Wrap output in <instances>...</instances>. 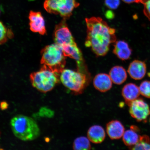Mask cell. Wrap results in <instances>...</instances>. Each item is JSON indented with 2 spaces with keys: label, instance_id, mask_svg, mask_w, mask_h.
I'll list each match as a JSON object with an SVG mask.
<instances>
[{
  "label": "cell",
  "instance_id": "ba28073f",
  "mask_svg": "<svg viewBox=\"0 0 150 150\" xmlns=\"http://www.w3.org/2000/svg\"><path fill=\"white\" fill-rule=\"evenodd\" d=\"M65 57H68L76 60L78 71L86 74H88L82 53L76 42L61 47Z\"/></svg>",
  "mask_w": 150,
  "mask_h": 150
},
{
  "label": "cell",
  "instance_id": "cb8c5ba5",
  "mask_svg": "<svg viewBox=\"0 0 150 150\" xmlns=\"http://www.w3.org/2000/svg\"><path fill=\"white\" fill-rule=\"evenodd\" d=\"M105 4L108 8L117 9L120 4V0H105Z\"/></svg>",
  "mask_w": 150,
  "mask_h": 150
},
{
  "label": "cell",
  "instance_id": "7c38bea8",
  "mask_svg": "<svg viewBox=\"0 0 150 150\" xmlns=\"http://www.w3.org/2000/svg\"><path fill=\"white\" fill-rule=\"evenodd\" d=\"M123 125L119 121L112 120L106 125V132L110 139H119L123 137L125 132Z\"/></svg>",
  "mask_w": 150,
  "mask_h": 150
},
{
  "label": "cell",
  "instance_id": "3957f363",
  "mask_svg": "<svg viewBox=\"0 0 150 150\" xmlns=\"http://www.w3.org/2000/svg\"><path fill=\"white\" fill-rule=\"evenodd\" d=\"M41 64L54 72L59 74L66 63L65 56L60 46L56 44L48 45L41 52Z\"/></svg>",
  "mask_w": 150,
  "mask_h": 150
},
{
  "label": "cell",
  "instance_id": "484cf974",
  "mask_svg": "<svg viewBox=\"0 0 150 150\" xmlns=\"http://www.w3.org/2000/svg\"><path fill=\"white\" fill-rule=\"evenodd\" d=\"M130 129L131 130L136 131L137 132H139L140 131L139 128L135 125H131L130 127Z\"/></svg>",
  "mask_w": 150,
  "mask_h": 150
},
{
  "label": "cell",
  "instance_id": "ffe728a7",
  "mask_svg": "<svg viewBox=\"0 0 150 150\" xmlns=\"http://www.w3.org/2000/svg\"><path fill=\"white\" fill-rule=\"evenodd\" d=\"M129 147L131 150H150V138L146 135L140 136L138 143Z\"/></svg>",
  "mask_w": 150,
  "mask_h": 150
},
{
  "label": "cell",
  "instance_id": "83f0119b",
  "mask_svg": "<svg viewBox=\"0 0 150 150\" xmlns=\"http://www.w3.org/2000/svg\"><path fill=\"white\" fill-rule=\"evenodd\" d=\"M1 131H0V136H1Z\"/></svg>",
  "mask_w": 150,
  "mask_h": 150
},
{
  "label": "cell",
  "instance_id": "9a60e30c",
  "mask_svg": "<svg viewBox=\"0 0 150 150\" xmlns=\"http://www.w3.org/2000/svg\"><path fill=\"white\" fill-rule=\"evenodd\" d=\"M114 43V53L122 60H126L130 59L132 55V50L128 43L123 40L116 41Z\"/></svg>",
  "mask_w": 150,
  "mask_h": 150
},
{
  "label": "cell",
  "instance_id": "30bf717a",
  "mask_svg": "<svg viewBox=\"0 0 150 150\" xmlns=\"http://www.w3.org/2000/svg\"><path fill=\"white\" fill-rule=\"evenodd\" d=\"M30 29L34 33L44 35L46 33L44 17L40 12L31 11L29 15Z\"/></svg>",
  "mask_w": 150,
  "mask_h": 150
},
{
  "label": "cell",
  "instance_id": "4316f807",
  "mask_svg": "<svg viewBox=\"0 0 150 150\" xmlns=\"http://www.w3.org/2000/svg\"><path fill=\"white\" fill-rule=\"evenodd\" d=\"M125 3L127 4H131L133 3H137L138 0H122Z\"/></svg>",
  "mask_w": 150,
  "mask_h": 150
},
{
  "label": "cell",
  "instance_id": "52a82bcc",
  "mask_svg": "<svg viewBox=\"0 0 150 150\" xmlns=\"http://www.w3.org/2000/svg\"><path fill=\"white\" fill-rule=\"evenodd\" d=\"M129 106V112L137 121L146 122L150 115V108L143 99L138 98L131 103Z\"/></svg>",
  "mask_w": 150,
  "mask_h": 150
},
{
  "label": "cell",
  "instance_id": "4fadbf2b",
  "mask_svg": "<svg viewBox=\"0 0 150 150\" xmlns=\"http://www.w3.org/2000/svg\"><path fill=\"white\" fill-rule=\"evenodd\" d=\"M140 94L139 88L136 84L133 83L126 84L122 91V96L125 103L129 106L133 101L138 98Z\"/></svg>",
  "mask_w": 150,
  "mask_h": 150
},
{
  "label": "cell",
  "instance_id": "2e32d148",
  "mask_svg": "<svg viewBox=\"0 0 150 150\" xmlns=\"http://www.w3.org/2000/svg\"><path fill=\"white\" fill-rule=\"evenodd\" d=\"M88 138L94 144L102 143L105 138L104 128L99 125H94L90 127L87 132Z\"/></svg>",
  "mask_w": 150,
  "mask_h": 150
},
{
  "label": "cell",
  "instance_id": "8992f818",
  "mask_svg": "<svg viewBox=\"0 0 150 150\" xmlns=\"http://www.w3.org/2000/svg\"><path fill=\"white\" fill-rule=\"evenodd\" d=\"M79 5L76 0H46L44 5L47 12L59 15L65 20L70 17L74 9Z\"/></svg>",
  "mask_w": 150,
  "mask_h": 150
},
{
  "label": "cell",
  "instance_id": "d6986e66",
  "mask_svg": "<svg viewBox=\"0 0 150 150\" xmlns=\"http://www.w3.org/2000/svg\"><path fill=\"white\" fill-rule=\"evenodd\" d=\"M90 141L85 137L76 138L73 143V148L75 150H87L91 149Z\"/></svg>",
  "mask_w": 150,
  "mask_h": 150
},
{
  "label": "cell",
  "instance_id": "7a4b0ae2",
  "mask_svg": "<svg viewBox=\"0 0 150 150\" xmlns=\"http://www.w3.org/2000/svg\"><path fill=\"white\" fill-rule=\"evenodd\" d=\"M11 129L15 136L23 141H30L40 136V129L32 118L22 115H17L11 119Z\"/></svg>",
  "mask_w": 150,
  "mask_h": 150
},
{
  "label": "cell",
  "instance_id": "9c48e42d",
  "mask_svg": "<svg viewBox=\"0 0 150 150\" xmlns=\"http://www.w3.org/2000/svg\"><path fill=\"white\" fill-rule=\"evenodd\" d=\"M54 39L56 44L61 47L75 42L65 19L56 26L54 33Z\"/></svg>",
  "mask_w": 150,
  "mask_h": 150
},
{
  "label": "cell",
  "instance_id": "8fae6325",
  "mask_svg": "<svg viewBox=\"0 0 150 150\" xmlns=\"http://www.w3.org/2000/svg\"><path fill=\"white\" fill-rule=\"evenodd\" d=\"M146 70L147 66L145 62L135 60L130 64L127 72L133 79L139 80L145 76Z\"/></svg>",
  "mask_w": 150,
  "mask_h": 150
},
{
  "label": "cell",
  "instance_id": "603a6c76",
  "mask_svg": "<svg viewBox=\"0 0 150 150\" xmlns=\"http://www.w3.org/2000/svg\"><path fill=\"white\" fill-rule=\"evenodd\" d=\"M137 3L143 5L144 13L150 21V0H138Z\"/></svg>",
  "mask_w": 150,
  "mask_h": 150
},
{
  "label": "cell",
  "instance_id": "d4e9b609",
  "mask_svg": "<svg viewBox=\"0 0 150 150\" xmlns=\"http://www.w3.org/2000/svg\"><path fill=\"white\" fill-rule=\"evenodd\" d=\"M40 115L43 117H52L53 115V112L49 109L42 108L39 111Z\"/></svg>",
  "mask_w": 150,
  "mask_h": 150
},
{
  "label": "cell",
  "instance_id": "7402d4cb",
  "mask_svg": "<svg viewBox=\"0 0 150 150\" xmlns=\"http://www.w3.org/2000/svg\"><path fill=\"white\" fill-rule=\"evenodd\" d=\"M139 88L141 94L146 98H150V81H145L142 82Z\"/></svg>",
  "mask_w": 150,
  "mask_h": 150
},
{
  "label": "cell",
  "instance_id": "277c9868",
  "mask_svg": "<svg viewBox=\"0 0 150 150\" xmlns=\"http://www.w3.org/2000/svg\"><path fill=\"white\" fill-rule=\"evenodd\" d=\"M33 87L41 92L50 91L59 81V74L42 65L40 70L30 75Z\"/></svg>",
  "mask_w": 150,
  "mask_h": 150
},
{
  "label": "cell",
  "instance_id": "6da1fadb",
  "mask_svg": "<svg viewBox=\"0 0 150 150\" xmlns=\"http://www.w3.org/2000/svg\"><path fill=\"white\" fill-rule=\"evenodd\" d=\"M87 36L85 43L91 48L97 56H104L107 54L110 45L117 40L115 30L110 28L102 18L91 17L86 19Z\"/></svg>",
  "mask_w": 150,
  "mask_h": 150
},
{
  "label": "cell",
  "instance_id": "ac0fdd59",
  "mask_svg": "<svg viewBox=\"0 0 150 150\" xmlns=\"http://www.w3.org/2000/svg\"><path fill=\"white\" fill-rule=\"evenodd\" d=\"M140 136L137 132L130 129V130L125 131L124 133L123 142L125 145L129 147L134 146L139 141Z\"/></svg>",
  "mask_w": 150,
  "mask_h": 150
},
{
  "label": "cell",
  "instance_id": "5b68a950",
  "mask_svg": "<svg viewBox=\"0 0 150 150\" xmlns=\"http://www.w3.org/2000/svg\"><path fill=\"white\" fill-rule=\"evenodd\" d=\"M86 74L70 69H64L61 73L60 79L62 83L71 91L80 93L83 91L88 82Z\"/></svg>",
  "mask_w": 150,
  "mask_h": 150
},
{
  "label": "cell",
  "instance_id": "44dd1931",
  "mask_svg": "<svg viewBox=\"0 0 150 150\" xmlns=\"http://www.w3.org/2000/svg\"><path fill=\"white\" fill-rule=\"evenodd\" d=\"M11 31L7 29L1 22L0 21V45L6 42L8 38L13 36Z\"/></svg>",
  "mask_w": 150,
  "mask_h": 150
},
{
  "label": "cell",
  "instance_id": "e0dca14e",
  "mask_svg": "<svg viewBox=\"0 0 150 150\" xmlns=\"http://www.w3.org/2000/svg\"><path fill=\"white\" fill-rule=\"evenodd\" d=\"M109 76L112 82L118 85L123 83L127 78L126 70L123 67L119 66L112 67L110 71Z\"/></svg>",
  "mask_w": 150,
  "mask_h": 150
},
{
  "label": "cell",
  "instance_id": "5bb4252c",
  "mask_svg": "<svg viewBox=\"0 0 150 150\" xmlns=\"http://www.w3.org/2000/svg\"><path fill=\"white\" fill-rule=\"evenodd\" d=\"M94 87L101 92L104 93L111 88L112 81L109 75L99 74L95 77L93 80Z\"/></svg>",
  "mask_w": 150,
  "mask_h": 150
},
{
  "label": "cell",
  "instance_id": "f1b7e54d",
  "mask_svg": "<svg viewBox=\"0 0 150 150\" xmlns=\"http://www.w3.org/2000/svg\"></svg>",
  "mask_w": 150,
  "mask_h": 150
}]
</instances>
